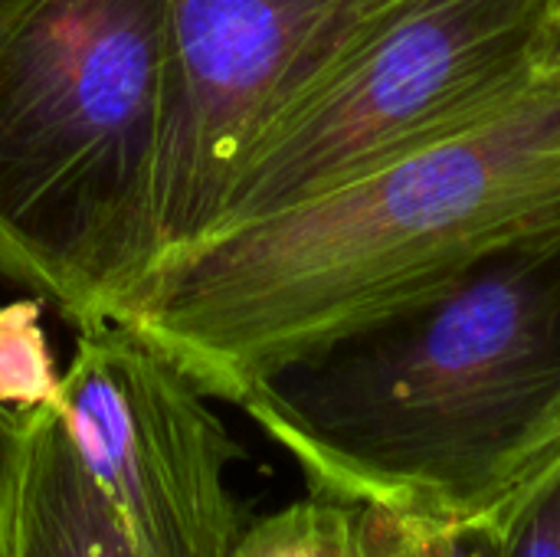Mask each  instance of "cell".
I'll use <instances>...</instances> for the list:
<instances>
[{"label": "cell", "instance_id": "7c38bea8", "mask_svg": "<svg viewBox=\"0 0 560 557\" xmlns=\"http://www.w3.org/2000/svg\"><path fill=\"white\" fill-rule=\"evenodd\" d=\"M400 557H499L495 538L486 532H443L400 522Z\"/></svg>", "mask_w": 560, "mask_h": 557}, {"label": "cell", "instance_id": "30bf717a", "mask_svg": "<svg viewBox=\"0 0 560 557\" xmlns=\"http://www.w3.org/2000/svg\"><path fill=\"white\" fill-rule=\"evenodd\" d=\"M489 535L499 557H560V466Z\"/></svg>", "mask_w": 560, "mask_h": 557}, {"label": "cell", "instance_id": "6da1fadb", "mask_svg": "<svg viewBox=\"0 0 560 557\" xmlns=\"http://www.w3.org/2000/svg\"><path fill=\"white\" fill-rule=\"evenodd\" d=\"M560 230V79L489 121L154 263L125 322L213 401L407 315Z\"/></svg>", "mask_w": 560, "mask_h": 557}, {"label": "cell", "instance_id": "5b68a950", "mask_svg": "<svg viewBox=\"0 0 560 557\" xmlns=\"http://www.w3.org/2000/svg\"><path fill=\"white\" fill-rule=\"evenodd\" d=\"M410 0H171L151 266L217 223L253 131Z\"/></svg>", "mask_w": 560, "mask_h": 557}, {"label": "cell", "instance_id": "8fae6325", "mask_svg": "<svg viewBox=\"0 0 560 557\" xmlns=\"http://www.w3.org/2000/svg\"><path fill=\"white\" fill-rule=\"evenodd\" d=\"M26 473V407L0 404V557H13Z\"/></svg>", "mask_w": 560, "mask_h": 557}, {"label": "cell", "instance_id": "3957f363", "mask_svg": "<svg viewBox=\"0 0 560 557\" xmlns=\"http://www.w3.org/2000/svg\"><path fill=\"white\" fill-rule=\"evenodd\" d=\"M171 0H0V279L79 328L151 269Z\"/></svg>", "mask_w": 560, "mask_h": 557}, {"label": "cell", "instance_id": "8992f818", "mask_svg": "<svg viewBox=\"0 0 560 557\" xmlns=\"http://www.w3.org/2000/svg\"><path fill=\"white\" fill-rule=\"evenodd\" d=\"M52 404L138 557H233L240 446L167 351L125 322L79 328Z\"/></svg>", "mask_w": 560, "mask_h": 557}, {"label": "cell", "instance_id": "7a4b0ae2", "mask_svg": "<svg viewBox=\"0 0 560 557\" xmlns=\"http://www.w3.org/2000/svg\"><path fill=\"white\" fill-rule=\"evenodd\" d=\"M236 407L312 496L495 532L560 466V230L269 374Z\"/></svg>", "mask_w": 560, "mask_h": 557}, {"label": "cell", "instance_id": "9c48e42d", "mask_svg": "<svg viewBox=\"0 0 560 557\" xmlns=\"http://www.w3.org/2000/svg\"><path fill=\"white\" fill-rule=\"evenodd\" d=\"M59 378L52 374L49 351L43 345L36 309L16 302L0 312V404L33 407L52 397Z\"/></svg>", "mask_w": 560, "mask_h": 557}, {"label": "cell", "instance_id": "4fadbf2b", "mask_svg": "<svg viewBox=\"0 0 560 557\" xmlns=\"http://www.w3.org/2000/svg\"><path fill=\"white\" fill-rule=\"evenodd\" d=\"M538 72L560 79V0H538Z\"/></svg>", "mask_w": 560, "mask_h": 557}, {"label": "cell", "instance_id": "277c9868", "mask_svg": "<svg viewBox=\"0 0 560 557\" xmlns=\"http://www.w3.org/2000/svg\"><path fill=\"white\" fill-rule=\"evenodd\" d=\"M538 76V0H410L253 131L210 233L450 141Z\"/></svg>", "mask_w": 560, "mask_h": 557}, {"label": "cell", "instance_id": "52a82bcc", "mask_svg": "<svg viewBox=\"0 0 560 557\" xmlns=\"http://www.w3.org/2000/svg\"><path fill=\"white\" fill-rule=\"evenodd\" d=\"M13 557H138L52 397L26 407V473Z\"/></svg>", "mask_w": 560, "mask_h": 557}, {"label": "cell", "instance_id": "ba28073f", "mask_svg": "<svg viewBox=\"0 0 560 557\" xmlns=\"http://www.w3.org/2000/svg\"><path fill=\"white\" fill-rule=\"evenodd\" d=\"M400 519L308 496L246 525L233 557H400Z\"/></svg>", "mask_w": 560, "mask_h": 557}]
</instances>
